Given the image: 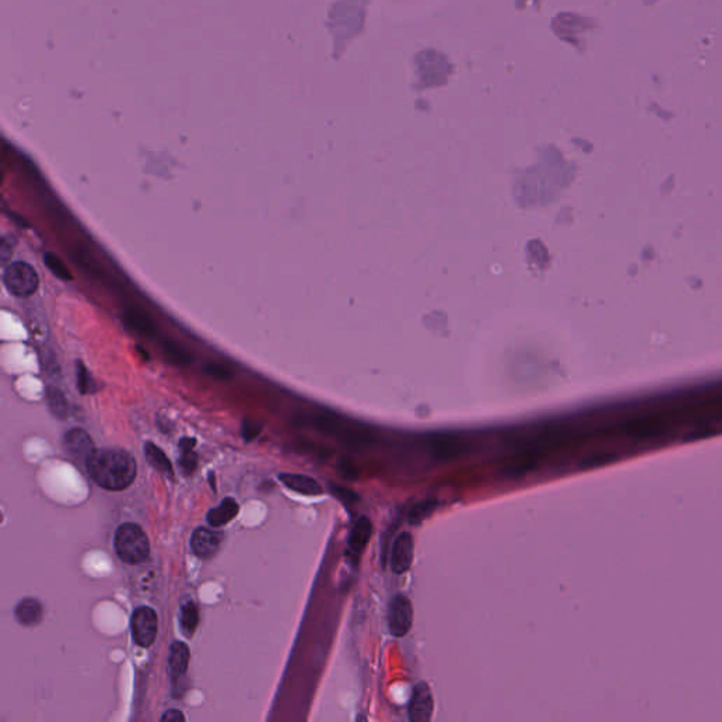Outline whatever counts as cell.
<instances>
[{
	"label": "cell",
	"instance_id": "cell-26",
	"mask_svg": "<svg viewBox=\"0 0 722 722\" xmlns=\"http://www.w3.org/2000/svg\"><path fill=\"white\" fill-rule=\"evenodd\" d=\"M331 491L332 494L342 503L345 504L346 507H350V505H355L356 503L360 501V497L357 493H355L353 490L350 488H346V487H340V486H332L331 487Z\"/></svg>",
	"mask_w": 722,
	"mask_h": 722
},
{
	"label": "cell",
	"instance_id": "cell-8",
	"mask_svg": "<svg viewBox=\"0 0 722 722\" xmlns=\"http://www.w3.org/2000/svg\"><path fill=\"white\" fill-rule=\"evenodd\" d=\"M64 445L67 452L72 457H75L76 460H82L84 463H86L88 457L96 450L92 437L88 435V432L79 428H74L65 433Z\"/></svg>",
	"mask_w": 722,
	"mask_h": 722
},
{
	"label": "cell",
	"instance_id": "cell-10",
	"mask_svg": "<svg viewBox=\"0 0 722 722\" xmlns=\"http://www.w3.org/2000/svg\"><path fill=\"white\" fill-rule=\"evenodd\" d=\"M280 481L288 487L290 490L304 494V495H319L323 493L322 486L312 477L305 474H292V473H281L278 476Z\"/></svg>",
	"mask_w": 722,
	"mask_h": 722
},
{
	"label": "cell",
	"instance_id": "cell-22",
	"mask_svg": "<svg viewBox=\"0 0 722 722\" xmlns=\"http://www.w3.org/2000/svg\"><path fill=\"white\" fill-rule=\"evenodd\" d=\"M437 508V501L435 498H426L415 504L409 511V522L412 525H419L422 521L428 520Z\"/></svg>",
	"mask_w": 722,
	"mask_h": 722
},
{
	"label": "cell",
	"instance_id": "cell-23",
	"mask_svg": "<svg viewBox=\"0 0 722 722\" xmlns=\"http://www.w3.org/2000/svg\"><path fill=\"white\" fill-rule=\"evenodd\" d=\"M44 264L47 265V268L59 280L62 281H71L72 280V274L71 271L67 268V265L64 264V261L55 256L54 253H45L44 254Z\"/></svg>",
	"mask_w": 722,
	"mask_h": 722
},
{
	"label": "cell",
	"instance_id": "cell-4",
	"mask_svg": "<svg viewBox=\"0 0 722 722\" xmlns=\"http://www.w3.org/2000/svg\"><path fill=\"white\" fill-rule=\"evenodd\" d=\"M132 632L134 642L142 648L154 643L159 632V618L153 608L139 607L132 615Z\"/></svg>",
	"mask_w": 722,
	"mask_h": 722
},
{
	"label": "cell",
	"instance_id": "cell-14",
	"mask_svg": "<svg viewBox=\"0 0 722 722\" xmlns=\"http://www.w3.org/2000/svg\"><path fill=\"white\" fill-rule=\"evenodd\" d=\"M144 453H146V459L149 460L150 466L156 471H159L170 479H174V469H173L168 457L166 456V453L159 446H156L153 442H149L144 446Z\"/></svg>",
	"mask_w": 722,
	"mask_h": 722
},
{
	"label": "cell",
	"instance_id": "cell-18",
	"mask_svg": "<svg viewBox=\"0 0 722 722\" xmlns=\"http://www.w3.org/2000/svg\"><path fill=\"white\" fill-rule=\"evenodd\" d=\"M45 398L51 413L58 419H67L69 415V405L61 389L48 386L45 389Z\"/></svg>",
	"mask_w": 722,
	"mask_h": 722
},
{
	"label": "cell",
	"instance_id": "cell-19",
	"mask_svg": "<svg viewBox=\"0 0 722 722\" xmlns=\"http://www.w3.org/2000/svg\"><path fill=\"white\" fill-rule=\"evenodd\" d=\"M199 624V612L195 602L189 601L180 608V628L186 638H192L196 626Z\"/></svg>",
	"mask_w": 722,
	"mask_h": 722
},
{
	"label": "cell",
	"instance_id": "cell-6",
	"mask_svg": "<svg viewBox=\"0 0 722 722\" xmlns=\"http://www.w3.org/2000/svg\"><path fill=\"white\" fill-rule=\"evenodd\" d=\"M433 711V696L430 687L425 682H419L412 689V696L408 707V717L412 722H426L430 720Z\"/></svg>",
	"mask_w": 722,
	"mask_h": 722
},
{
	"label": "cell",
	"instance_id": "cell-1",
	"mask_svg": "<svg viewBox=\"0 0 722 722\" xmlns=\"http://www.w3.org/2000/svg\"><path fill=\"white\" fill-rule=\"evenodd\" d=\"M85 464L91 479L109 491L126 490L137 476L134 457L122 449H96Z\"/></svg>",
	"mask_w": 722,
	"mask_h": 722
},
{
	"label": "cell",
	"instance_id": "cell-13",
	"mask_svg": "<svg viewBox=\"0 0 722 722\" xmlns=\"http://www.w3.org/2000/svg\"><path fill=\"white\" fill-rule=\"evenodd\" d=\"M239 514V504L233 498H226L222 504L207 512V522L212 527H223Z\"/></svg>",
	"mask_w": 722,
	"mask_h": 722
},
{
	"label": "cell",
	"instance_id": "cell-9",
	"mask_svg": "<svg viewBox=\"0 0 722 722\" xmlns=\"http://www.w3.org/2000/svg\"><path fill=\"white\" fill-rule=\"evenodd\" d=\"M224 535L217 531L197 528L192 535L193 553L200 558H210L222 546Z\"/></svg>",
	"mask_w": 722,
	"mask_h": 722
},
{
	"label": "cell",
	"instance_id": "cell-15",
	"mask_svg": "<svg viewBox=\"0 0 722 722\" xmlns=\"http://www.w3.org/2000/svg\"><path fill=\"white\" fill-rule=\"evenodd\" d=\"M126 321L134 331H137L143 336L153 338L157 332L154 321L139 308H130L126 312Z\"/></svg>",
	"mask_w": 722,
	"mask_h": 722
},
{
	"label": "cell",
	"instance_id": "cell-31",
	"mask_svg": "<svg viewBox=\"0 0 722 722\" xmlns=\"http://www.w3.org/2000/svg\"><path fill=\"white\" fill-rule=\"evenodd\" d=\"M260 432V426H254L251 422H244V426H243V435L247 440L253 439L257 433Z\"/></svg>",
	"mask_w": 722,
	"mask_h": 722
},
{
	"label": "cell",
	"instance_id": "cell-7",
	"mask_svg": "<svg viewBox=\"0 0 722 722\" xmlns=\"http://www.w3.org/2000/svg\"><path fill=\"white\" fill-rule=\"evenodd\" d=\"M415 543L409 532H401L391 547L389 566L395 574H403L409 570L413 560Z\"/></svg>",
	"mask_w": 722,
	"mask_h": 722
},
{
	"label": "cell",
	"instance_id": "cell-17",
	"mask_svg": "<svg viewBox=\"0 0 722 722\" xmlns=\"http://www.w3.org/2000/svg\"><path fill=\"white\" fill-rule=\"evenodd\" d=\"M430 450H432V454L435 456V459L450 460V459L457 457L463 452V447L456 439L436 437L430 442Z\"/></svg>",
	"mask_w": 722,
	"mask_h": 722
},
{
	"label": "cell",
	"instance_id": "cell-20",
	"mask_svg": "<svg viewBox=\"0 0 722 722\" xmlns=\"http://www.w3.org/2000/svg\"><path fill=\"white\" fill-rule=\"evenodd\" d=\"M195 443H196L195 439L190 437H185L180 442V466L186 474H192L197 466V456L193 450Z\"/></svg>",
	"mask_w": 722,
	"mask_h": 722
},
{
	"label": "cell",
	"instance_id": "cell-28",
	"mask_svg": "<svg viewBox=\"0 0 722 722\" xmlns=\"http://www.w3.org/2000/svg\"><path fill=\"white\" fill-rule=\"evenodd\" d=\"M205 371L207 375L213 377V378H217V379H227L230 377V371L224 367V365H220V364H216V362H209L205 365Z\"/></svg>",
	"mask_w": 722,
	"mask_h": 722
},
{
	"label": "cell",
	"instance_id": "cell-11",
	"mask_svg": "<svg viewBox=\"0 0 722 722\" xmlns=\"http://www.w3.org/2000/svg\"><path fill=\"white\" fill-rule=\"evenodd\" d=\"M371 535H372V524L368 517L361 515L356 520V522L350 531V535H349L350 553L360 556L371 539Z\"/></svg>",
	"mask_w": 722,
	"mask_h": 722
},
{
	"label": "cell",
	"instance_id": "cell-16",
	"mask_svg": "<svg viewBox=\"0 0 722 722\" xmlns=\"http://www.w3.org/2000/svg\"><path fill=\"white\" fill-rule=\"evenodd\" d=\"M168 662H170V670H171V675L174 679L183 676L188 669V665H189V648L185 643L176 641L170 648Z\"/></svg>",
	"mask_w": 722,
	"mask_h": 722
},
{
	"label": "cell",
	"instance_id": "cell-24",
	"mask_svg": "<svg viewBox=\"0 0 722 722\" xmlns=\"http://www.w3.org/2000/svg\"><path fill=\"white\" fill-rule=\"evenodd\" d=\"M164 350H166V355L174 362H177V364L186 365V364L190 362L189 352L182 345H180L178 342L166 340L164 342Z\"/></svg>",
	"mask_w": 722,
	"mask_h": 722
},
{
	"label": "cell",
	"instance_id": "cell-29",
	"mask_svg": "<svg viewBox=\"0 0 722 722\" xmlns=\"http://www.w3.org/2000/svg\"><path fill=\"white\" fill-rule=\"evenodd\" d=\"M14 239L11 236H4L1 240V261L6 263L11 257V251L14 247Z\"/></svg>",
	"mask_w": 722,
	"mask_h": 722
},
{
	"label": "cell",
	"instance_id": "cell-21",
	"mask_svg": "<svg viewBox=\"0 0 722 722\" xmlns=\"http://www.w3.org/2000/svg\"><path fill=\"white\" fill-rule=\"evenodd\" d=\"M537 464H538L537 457H521L520 460L512 462L508 466H505L501 470V476L505 479H518V477H522L524 474H527L528 471L534 470L537 467Z\"/></svg>",
	"mask_w": 722,
	"mask_h": 722
},
{
	"label": "cell",
	"instance_id": "cell-30",
	"mask_svg": "<svg viewBox=\"0 0 722 722\" xmlns=\"http://www.w3.org/2000/svg\"><path fill=\"white\" fill-rule=\"evenodd\" d=\"M161 721L164 722H180L185 721V716L180 713V710H170L167 711L163 717H161Z\"/></svg>",
	"mask_w": 722,
	"mask_h": 722
},
{
	"label": "cell",
	"instance_id": "cell-27",
	"mask_svg": "<svg viewBox=\"0 0 722 722\" xmlns=\"http://www.w3.org/2000/svg\"><path fill=\"white\" fill-rule=\"evenodd\" d=\"M74 256H75L76 261L82 265V268H84V270H86L88 273L93 274V275H101V270H99L98 264L92 260V257H91V256H88V254H86V253H84L82 250L76 251Z\"/></svg>",
	"mask_w": 722,
	"mask_h": 722
},
{
	"label": "cell",
	"instance_id": "cell-25",
	"mask_svg": "<svg viewBox=\"0 0 722 722\" xmlns=\"http://www.w3.org/2000/svg\"><path fill=\"white\" fill-rule=\"evenodd\" d=\"M76 384H78V389L82 394H91L95 391L93 379L91 378L88 369L85 368V365L82 362L76 364Z\"/></svg>",
	"mask_w": 722,
	"mask_h": 722
},
{
	"label": "cell",
	"instance_id": "cell-2",
	"mask_svg": "<svg viewBox=\"0 0 722 722\" xmlns=\"http://www.w3.org/2000/svg\"><path fill=\"white\" fill-rule=\"evenodd\" d=\"M118 556L127 564H139L150 554V542L144 531L136 524H123L115 535Z\"/></svg>",
	"mask_w": 722,
	"mask_h": 722
},
{
	"label": "cell",
	"instance_id": "cell-5",
	"mask_svg": "<svg viewBox=\"0 0 722 722\" xmlns=\"http://www.w3.org/2000/svg\"><path fill=\"white\" fill-rule=\"evenodd\" d=\"M412 621H413V611H412L411 601L405 595L396 594L389 602V611H388L389 632L396 638H402L411 631Z\"/></svg>",
	"mask_w": 722,
	"mask_h": 722
},
{
	"label": "cell",
	"instance_id": "cell-12",
	"mask_svg": "<svg viewBox=\"0 0 722 722\" xmlns=\"http://www.w3.org/2000/svg\"><path fill=\"white\" fill-rule=\"evenodd\" d=\"M16 619L24 626H35L42 619V605L35 598L21 600L14 611Z\"/></svg>",
	"mask_w": 722,
	"mask_h": 722
},
{
	"label": "cell",
	"instance_id": "cell-3",
	"mask_svg": "<svg viewBox=\"0 0 722 722\" xmlns=\"http://www.w3.org/2000/svg\"><path fill=\"white\" fill-rule=\"evenodd\" d=\"M3 282L11 295L17 298H28L37 292L40 278L30 264L17 261L7 265L3 274Z\"/></svg>",
	"mask_w": 722,
	"mask_h": 722
}]
</instances>
